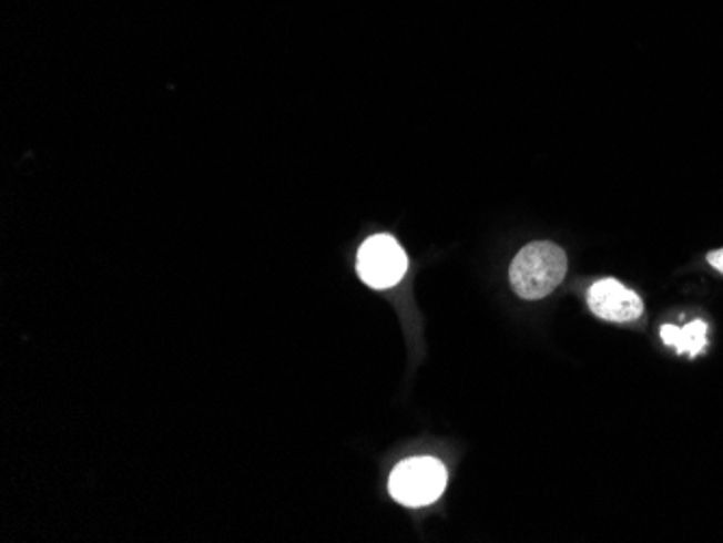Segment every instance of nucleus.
I'll use <instances>...</instances> for the list:
<instances>
[{
	"label": "nucleus",
	"mask_w": 723,
	"mask_h": 543,
	"mask_svg": "<svg viewBox=\"0 0 723 543\" xmlns=\"http://www.w3.org/2000/svg\"><path fill=\"white\" fill-rule=\"evenodd\" d=\"M568 273L566 252L548 240L527 245L509 267V281L518 297L542 299L548 297Z\"/></svg>",
	"instance_id": "f257e3e1"
},
{
	"label": "nucleus",
	"mask_w": 723,
	"mask_h": 543,
	"mask_svg": "<svg viewBox=\"0 0 723 543\" xmlns=\"http://www.w3.org/2000/svg\"><path fill=\"white\" fill-rule=\"evenodd\" d=\"M447 468L434 457H414L401 461L390 474V496L404 506H425L447 490Z\"/></svg>",
	"instance_id": "f03ea898"
},
{
	"label": "nucleus",
	"mask_w": 723,
	"mask_h": 543,
	"mask_svg": "<svg viewBox=\"0 0 723 543\" xmlns=\"http://www.w3.org/2000/svg\"><path fill=\"white\" fill-rule=\"evenodd\" d=\"M407 256L390 234H377L364 240L358 252V273L370 288H390L404 279Z\"/></svg>",
	"instance_id": "7ed1b4c3"
},
{
	"label": "nucleus",
	"mask_w": 723,
	"mask_h": 543,
	"mask_svg": "<svg viewBox=\"0 0 723 543\" xmlns=\"http://www.w3.org/2000/svg\"><path fill=\"white\" fill-rule=\"evenodd\" d=\"M591 313L611 322H631L643 315L641 297L622 286L618 279H600L588 293Z\"/></svg>",
	"instance_id": "20e7f679"
},
{
	"label": "nucleus",
	"mask_w": 723,
	"mask_h": 543,
	"mask_svg": "<svg viewBox=\"0 0 723 543\" xmlns=\"http://www.w3.org/2000/svg\"><path fill=\"white\" fill-rule=\"evenodd\" d=\"M661 340L668 347H674L682 356L695 358L709 345V325L704 320H693V322H689L684 327L663 325L661 327Z\"/></svg>",
	"instance_id": "39448f33"
},
{
	"label": "nucleus",
	"mask_w": 723,
	"mask_h": 543,
	"mask_svg": "<svg viewBox=\"0 0 723 543\" xmlns=\"http://www.w3.org/2000/svg\"><path fill=\"white\" fill-rule=\"evenodd\" d=\"M709 265H711L713 269L723 273V249H717V252H711V254H709Z\"/></svg>",
	"instance_id": "423d86ee"
}]
</instances>
